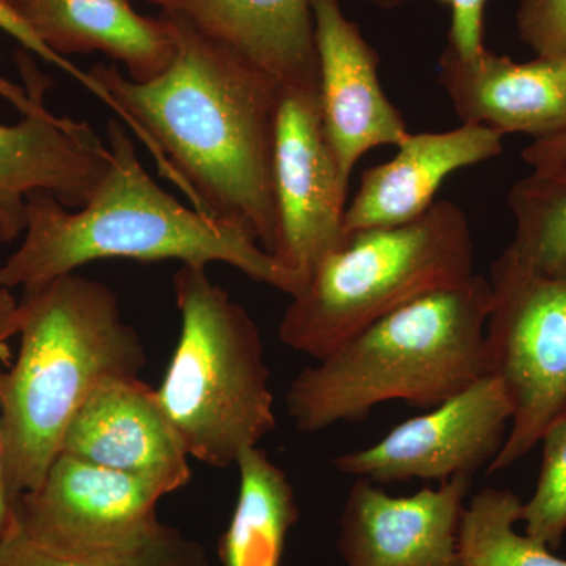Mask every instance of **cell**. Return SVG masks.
I'll list each match as a JSON object with an SVG mask.
<instances>
[{"label":"cell","instance_id":"11","mask_svg":"<svg viewBox=\"0 0 566 566\" xmlns=\"http://www.w3.org/2000/svg\"><path fill=\"white\" fill-rule=\"evenodd\" d=\"M472 476L395 497L356 479L338 523L345 566H460L458 536Z\"/></svg>","mask_w":566,"mask_h":566},{"label":"cell","instance_id":"10","mask_svg":"<svg viewBox=\"0 0 566 566\" xmlns=\"http://www.w3.org/2000/svg\"><path fill=\"white\" fill-rule=\"evenodd\" d=\"M513 406L493 375L397 424L374 446L334 458L342 474L374 483L447 482L490 465L504 446Z\"/></svg>","mask_w":566,"mask_h":566},{"label":"cell","instance_id":"1","mask_svg":"<svg viewBox=\"0 0 566 566\" xmlns=\"http://www.w3.org/2000/svg\"><path fill=\"white\" fill-rule=\"evenodd\" d=\"M178 51L161 76L134 82L117 65L88 74L193 210L273 252L274 147L283 87L273 74L191 22L167 13Z\"/></svg>","mask_w":566,"mask_h":566},{"label":"cell","instance_id":"16","mask_svg":"<svg viewBox=\"0 0 566 566\" xmlns=\"http://www.w3.org/2000/svg\"><path fill=\"white\" fill-rule=\"evenodd\" d=\"M14 11L55 54L103 52L134 82L156 80L177 57L167 14L142 17L129 0H22Z\"/></svg>","mask_w":566,"mask_h":566},{"label":"cell","instance_id":"31","mask_svg":"<svg viewBox=\"0 0 566 566\" xmlns=\"http://www.w3.org/2000/svg\"><path fill=\"white\" fill-rule=\"evenodd\" d=\"M363 2L370 3L376 9L395 10L400 7L409 6V3L423 2V0H363Z\"/></svg>","mask_w":566,"mask_h":566},{"label":"cell","instance_id":"29","mask_svg":"<svg viewBox=\"0 0 566 566\" xmlns=\"http://www.w3.org/2000/svg\"><path fill=\"white\" fill-rule=\"evenodd\" d=\"M524 161L532 169H547L566 163V133L547 139L534 140L523 151Z\"/></svg>","mask_w":566,"mask_h":566},{"label":"cell","instance_id":"14","mask_svg":"<svg viewBox=\"0 0 566 566\" xmlns=\"http://www.w3.org/2000/svg\"><path fill=\"white\" fill-rule=\"evenodd\" d=\"M438 81L463 125L535 140L566 133V61L515 62L491 51L461 59L449 46L439 59Z\"/></svg>","mask_w":566,"mask_h":566},{"label":"cell","instance_id":"21","mask_svg":"<svg viewBox=\"0 0 566 566\" xmlns=\"http://www.w3.org/2000/svg\"><path fill=\"white\" fill-rule=\"evenodd\" d=\"M509 207L515 237L505 251L531 266L566 268V163L515 182Z\"/></svg>","mask_w":566,"mask_h":566},{"label":"cell","instance_id":"19","mask_svg":"<svg viewBox=\"0 0 566 566\" xmlns=\"http://www.w3.org/2000/svg\"><path fill=\"white\" fill-rule=\"evenodd\" d=\"M234 464L240 494L219 543L223 566H281L286 538L300 520L289 475L259 446L248 447Z\"/></svg>","mask_w":566,"mask_h":566},{"label":"cell","instance_id":"13","mask_svg":"<svg viewBox=\"0 0 566 566\" xmlns=\"http://www.w3.org/2000/svg\"><path fill=\"white\" fill-rule=\"evenodd\" d=\"M61 453L112 471L147 476L170 491L191 480L180 438L158 392L139 376L112 375L96 382L63 436Z\"/></svg>","mask_w":566,"mask_h":566},{"label":"cell","instance_id":"7","mask_svg":"<svg viewBox=\"0 0 566 566\" xmlns=\"http://www.w3.org/2000/svg\"><path fill=\"white\" fill-rule=\"evenodd\" d=\"M488 279V365L513 406L504 446L488 465L495 474L531 453L566 408V268L543 270L505 251Z\"/></svg>","mask_w":566,"mask_h":566},{"label":"cell","instance_id":"18","mask_svg":"<svg viewBox=\"0 0 566 566\" xmlns=\"http://www.w3.org/2000/svg\"><path fill=\"white\" fill-rule=\"evenodd\" d=\"M111 163L109 147L88 123L46 112L18 125L0 123V193L54 196L70 210L84 207Z\"/></svg>","mask_w":566,"mask_h":566},{"label":"cell","instance_id":"9","mask_svg":"<svg viewBox=\"0 0 566 566\" xmlns=\"http://www.w3.org/2000/svg\"><path fill=\"white\" fill-rule=\"evenodd\" d=\"M349 181L324 139L318 91L283 88L274 147L277 232L271 256L281 292L297 296L345 241Z\"/></svg>","mask_w":566,"mask_h":566},{"label":"cell","instance_id":"4","mask_svg":"<svg viewBox=\"0 0 566 566\" xmlns=\"http://www.w3.org/2000/svg\"><path fill=\"white\" fill-rule=\"evenodd\" d=\"M490 279L464 282L390 312L304 368L285 394L301 433L367 419L376 406L434 408L490 375Z\"/></svg>","mask_w":566,"mask_h":566},{"label":"cell","instance_id":"32","mask_svg":"<svg viewBox=\"0 0 566 566\" xmlns=\"http://www.w3.org/2000/svg\"><path fill=\"white\" fill-rule=\"evenodd\" d=\"M0 2L6 3L7 7H10L11 10H14L18 6H20L22 0H0Z\"/></svg>","mask_w":566,"mask_h":566},{"label":"cell","instance_id":"3","mask_svg":"<svg viewBox=\"0 0 566 566\" xmlns=\"http://www.w3.org/2000/svg\"><path fill=\"white\" fill-rule=\"evenodd\" d=\"M17 363L0 374V460L13 504L43 483L96 382L139 376L145 349L109 286L62 275L18 304Z\"/></svg>","mask_w":566,"mask_h":566},{"label":"cell","instance_id":"5","mask_svg":"<svg viewBox=\"0 0 566 566\" xmlns=\"http://www.w3.org/2000/svg\"><path fill=\"white\" fill-rule=\"evenodd\" d=\"M174 292L181 334L159 403L189 457L230 468L277 424L262 335L202 264H181Z\"/></svg>","mask_w":566,"mask_h":566},{"label":"cell","instance_id":"20","mask_svg":"<svg viewBox=\"0 0 566 566\" xmlns=\"http://www.w3.org/2000/svg\"><path fill=\"white\" fill-rule=\"evenodd\" d=\"M523 499L512 490L488 486L472 495L461 516L460 566H566V558L515 531Z\"/></svg>","mask_w":566,"mask_h":566},{"label":"cell","instance_id":"28","mask_svg":"<svg viewBox=\"0 0 566 566\" xmlns=\"http://www.w3.org/2000/svg\"><path fill=\"white\" fill-rule=\"evenodd\" d=\"M28 63V61H22L20 65L22 71H24L25 80L32 84L33 88H31V91L25 92L20 85L0 77V96L13 104L14 107H18V109L24 114V117L25 115H41L50 112L44 107L43 102H41V98H43V88H35L36 76L31 74Z\"/></svg>","mask_w":566,"mask_h":566},{"label":"cell","instance_id":"27","mask_svg":"<svg viewBox=\"0 0 566 566\" xmlns=\"http://www.w3.org/2000/svg\"><path fill=\"white\" fill-rule=\"evenodd\" d=\"M18 301L10 290L0 286V363L10 365L11 353L9 340L18 335ZM11 504L2 479V460H0V536L9 526Z\"/></svg>","mask_w":566,"mask_h":566},{"label":"cell","instance_id":"6","mask_svg":"<svg viewBox=\"0 0 566 566\" xmlns=\"http://www.w3.org/2000/svg\"><path fill=\"white\" fill-rule=\"evenodd\" d=\"M472 266L468 216L439 200L403 226L348 234L292 297L279 337L294 352L323 359L390 312L464 282Z\"/></svg>","mask_w":566,"mask_h":566},{"label":"cell","instance_id":"17","mask_svg":"<svg viewBox=\"0 0 566 566\" xmlns=\"http://www.w3.org/2000/svg\"><path fill=\"white\" fill-rule=\"evenodd\" d=\"M262 66L283 88L318 91L312 0H145Z\"/></svg>","mask_w":566,"mask_h":566},{"label":"cell","instance_id":"23","mask_svg":"<svg viewBox=\"0 0 566 566\" xmlns=\"http://www.w3.org/2000/svg\"><path fill=\"white\" fill-rule=\"evenodd\" d=\"M534 495L523 504L526 535L558 549L566 534V408L547 424Z\"/></svg>","mask_w":566,"mask_h":566},{"label":"cell","instance_id":"2","mask_svg":"<svg viewBox=\"0 0 566 566\" xmlns=\"http://www.w3.org/2000/svg\"><path fill=\"white\" fill-rule=\"evenodd\" d=\"M111 163L88 202L77 211L54 196H25V237L0 266V286L35 292L77 268L103 259L139 262H219L281 292L277 264L243 229L185 207L164 191L137 156L126 125L106 126Z\"/></svg>","mask_w":566,"mask_h":566},{"label":"cell","instance_id":"30","mask_svg":"<svg viewBox=\"0 0 566 566\" xmlns=\"http://www.w3.org/2000/svg\"><path fill=\"white\" fill-rule=\"evenodd\" d=\"M25 230V199L0 193V244L10 243Z\"/></svg>","mask_w":566,"mask_h":566},{"label":"cell","instance_id":"26","mask_svg":"<svg viewBox=\"0 0 566 566\" xmlns=\"http://www.w3.org/2000/svg\"><path fill=\"white\" fill-rule=\"evenodd\" d=\"M0 29L9 33V35L13 36L14 40L20 41L25 50H29L33 52V54L39 55V57L43 59L44 62L52 63V65L59 66V69L66 71L70 76H73L74 80L80 81L88 92H92L96 98H99L103 103H106V92H104L103 88L92 80L88 71H82L77 69V66L74 65V63H71L69 59L62 57V55L55 54L54 51H51L50 48L44 46V44L41 43L39 36H36L35 33L29 29V25L21 20L20 14H18L17 11L11 10L10 7H7L6 3L2 2H0Z\"/></svg>","mask_w":566,"mask_h":566},{"label":"cell","instance_id":"12","mask_svg":"<svg viewBox=\"0 0 566 566\" xmlns=\"http://www.w3.org/2000/svg\"><path fill=\"white\" fill-rule=\"evenodd\" d=\"M318 52V102L324 139L349 181L357 161L409 136L401 112L382 91L378 52L338 0H312Z\"/></svg>","mask_w":566,"mask_h":566},{"label":"cell","instance_id":"15","mask_svg":"<svg viewBox=\"0 0 566 566\" xmlns=\"http://www.w3.org/2000/svg\"><path fill=\"white\" fill-rule=\"evenodd\" d=\"M394 159L371 167L345 211L344 233L403 226L434 203L446 178L504 151V136L480 125L411 134Z\"/></svg>","mask_w":566,"mask_h":566},{"label":"cell","instance_id":"24","mask_svg":"<svg viewBox=\"0 0 566 566\" xmlns=\"http://www.w3.org/2000/svg\"><path fill=\"white\" fill-rule=\"evenodd\" d=\"M516 29L536 57L566 61V0H521Z\"/></svg>","mask_w":566,"mask_h":566},{"label":"cell","instance_id":"25","mask_svg":"<svg viewBox=\"0 0 566 566\" xmlns=\"http://www.w3.org/2000/svg\"><path fill=\"white\" fill-rule=\"evenodd\" d=\"M452 10L449 44L461 59H472L486 50L485 10L490 0H447Z\"/></svg>","mask_w":566,"mask_h":566},{"label":"cell","instance_id":"22","mask_svg":"<svg viewBox=\"0 0 566 566\" xmlns=\"http://www.w3.org/2000/svg\"><path fill=\"white\" fill-rule=\"evenodd\" d=\"M0 566H210V562L199 542L164 523L139 545L122 553L91 558L52 556L29 542L10 517L0 536Z\"/></svg>","mask_w":566,"mask_h":566},{"label":"cell","instance_id":"8","mask_svg":"<svg viewBox=\"0 0 566 566\" xmlns=\"http://www.w3.org/2000/svg\"><path fill=\"white\" fill-rule=\"evenodd\" d=\"M170 488L59 453L43 483L11 504L22 535L52 556L91 558L139 545Z\"/></svg>","mask_w":566,"mask_h":566}]
</instances>
